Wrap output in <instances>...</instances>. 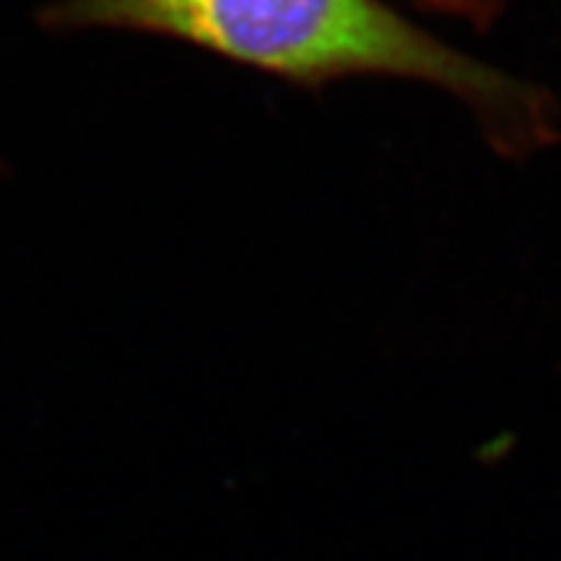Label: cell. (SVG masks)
Segmentation results:
<instances>
[{"mask_svg": "<svg viewBox=\"0 0 561 561\" xmlns=\"http://www.w3.org/2000/svg\"><path fill=\"white\" fill-rule=\"evenodd\" d=\"M39 21L157 34L305 87L364 73L419 79L471 104L504 153L557 136L543 91L453 50L382 0H58Z\"/></svg>", "mask_w": 561, "mask_h": 561, "instance_id": "6da1fadb", "label": "cell"}]
</instances>
